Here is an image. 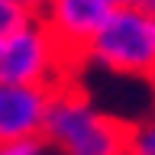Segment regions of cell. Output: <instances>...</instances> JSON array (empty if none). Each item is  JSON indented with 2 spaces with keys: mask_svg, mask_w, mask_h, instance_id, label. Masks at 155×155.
I'll use <instances>...</instances> for the list:
<instances>
[{
  "mask_svg": "<svg viewBox=\"0 0 155 155\" xmlns=\"http://www.w3.org/2000/svg\"><path fill=\"white\" fill-rule=\"evenodd\" d=\"M42 139L55 155H126L129 123L107 113L71 81L52 91Z\"/></svg>",
  "mask_w": 155,
  "mask_h": 155,
  "instance_id": "1",
  "label": "cell"
},
{
  "mask_svg": "<svg viewBox=\"0 0 155 155\" xmlns=\"http://www.w3.org/2000/svg\"><path fill=\"white\" fill-rule=\"evenodd\" d=\"M84 61L123 78L155 81V13L142 7L110 10L84 48Z\"/></svg>",
  "mask_w": 155,
  "mask_h": 155,
  "instance_id": "2",
  "label": "cell"
},
{
  "mask_svg": "<svg viewBox=\"0 0 155 155\" xmlns=\"http://www.w3.org/2000/svg\"><path fill=\"white\" fill-rule=\"evenodd\" d=\"M71 65L55 36L45 29L39 16H29L19 29L3 36L0 45V81L3 84H36V87H58L61 68Z\"/></svg>",
  "mask_w": 155,
  "mask_h": 155,
  "instance_id": "3",
  "label": "cell"
},
{
  "mask_svg": "<svg viewBox=\"0 0 155 155\" xmlns=\"http://www.w3.org/2000/svg\"><path fill=\"white\" fill-rule=\"evenodd\" d=\"M107 16H110V7L104 0H45L39 13V19L55 36L68 61H78V58L84 61V48L91 45V39L97 36Z\"/></svg>",
  "mask_w": 155,
  "mask_h": 155,
  "instance_id": "4",
  "label": "cell"
},
{
  "mask_svg": "<svg viewBox=\"0 0 155 155\" xmlns=\"http://www.w3.org/2000/svg\"><path fill=\"white\" fill-rule=\"evenodd\" d=\"M55 87L36 84H3L0 81V142H16L42 136Z\"/></svg>",
  "mask_w": 155,
  "mask_h": 155,
  "instance_id": "5",
  "label": "cell"
},
{
  "mask_svg": "<svg viewBox=\"0 0 155 155\" xmlns=\"http://www.w3.org/2000/svg\"><path fill=\"white\" fill-rule=\"evenodd\" d=\"M126 155H155V110L142 120L129 123V142Z\"/></svg>",
  "mask_w": 155,
  "mask_h": 155,
  "instance_id": "6",
  "label": "cell"
},
{
  "mask_svg": "<svg viewBox=\"0 0 155 155\" xmlns=\"http://www.w3.org/2000/svg\"><path fill=\"white\" fill-rule=\"evenodd\" d=\"M0 155H55L42 136H29L16 142H0Z\"/></svg>",
  "mask_w": 155,
  "mask_h": 155,
  "instance_id": "7",
  "label": "cell"
},
{
  "mask_svg": "<svg viewBox=\"0 0 155 155\" xmlns=\"http://www.w3.org/2000/svg\"><path fill=\"white\" fill-rule=\"evenodd\" d=\"M26 19H29V13L23 7H16L13 0H0V39L10 36L13 29H19Z\"/></svg>",
  "mask_w": 155,
  "mask_h": 155,
  "instance_id": "8",
  "label": "cell"
},
{
  "mask_svg": "<svg viewBox=\"0 0 155 155\" xmlns=\"http://www.w3.org/2000/svg\"><path fill=\"white\" fill-rule=\"evenodd\" d=\"M13 3H16V7H23L29 16H39V13H42V7H45V0H13Z\"/></svg>",
  "mask_w": 155,
  "mask_h": 155,
  "instance_id": "9",
  "label": "cell"
},
{
  "mask_svg": "<svg viewBox=\"0 0 155 155\" xmlns=\"http://www.w3.org/2000/svg\"><path fill=\"white\" fill-rule=\"evenodd\" d=\"M110 10H120V7H136V0H104Z\"/></svg>",
  "mask_w": 155,
  "mask_h": 155,
  "instance_id": "10",
  "label": "cell"
},
{
  "mask_svg": "<svg viewBox=\"0 0 155 155\" xmlns=\"http://www.w3.org/2000/svg\"><path fill=\"white\" fill-rule=\"evenodd\" d=\"M136 7H142V10H152V13H155V0H136Z\"/></svg>",
  "mask_w": 155,
  "mask_h": 155,
  "instance_id": "11",
  "label": "cell"
},
{
  "mask_svg": "<svg viewBox=\"0 0 155 155\" xmlns=\"http://www.w3.org/2000/svg\"><path fill=\"white\" fill-rule=\"evenodd\" d=\"M0 45H3V39H0Z\"/></svg>",
  "mask_w": 155,
  "mask_h": 155,
  "instance_id": "12",
  "label": "cell"
}]
</instances>
